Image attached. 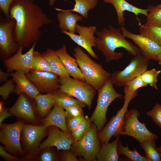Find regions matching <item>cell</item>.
Returning <instances> with one entry per match:
<instances>
[{
  "label": "cell",
  "instance_id": "1",
  "mask_svg": "<svg viewBox=\"0 0 161 161\" xmlns=\"http://www.w3.org/2000/svg\"><path fill=\"white\" fill-rule=\"evenodd\" d=\"M10 19L15 24L14 38L18 47L28 48L40 37L41 28L52 20L37 4L30 0H15L9 10Z\"/></svg>",
  "mask_w": 161,
  "mask_h": 161
},
{
  "label": "cell",
  "instance_id": "2",
  "mask_svg": "<svg viewBox=\"0 0 161 161\" xmlns=\"http://www.w3.org/2000/svg\"><path fill=\"white\" fill-rule=\"evenodd\" d=\"M95 33L96 47L105 57L106 62L117 60L123 57V53L115 52L117 48H124L129 54L133 56L141 52L137 46L126 39L120 28H115L109 25L108 29L104 28Z\"/></svg>",
  "mask_w": 161,
  "mask_h": 161
},
{
  "label": "cell",
  "instance_id": "3",
  "mask_svg": "<svg viewBox=\"0 0 161 161\" xmlns=\"http://www.w3.org/2000/svg\"><path fill=\"white\" fill-rule=\"evenodd\" d=\"M74 56L85 79V82L98 90L110 78L111 74L92 60L79 47L74 49Z\"/></svg>",
  "mask_w": 161,
  "mask_h": 161
},
{
  "label": "cell",
  "instance_id": "4",
  "mask_svg": "<svg viewBox=\"0 0 161 161\" xmlns=\"http://www.w3.org/2000/svg\"><path fill=\"white\" fill-rule=\"evenodd\" d=\"M113 85L110 78L97 90L96 106L90 119L99 132L102 130L107 121L106 113L110 104L117 98L124 97L115 90Z\"/></svg>",
  "mask_w": 161,
  "mask_h": 161
},
{
  "label": "cell",
  "instance_id": "5",
  "mask_svg": "<svg viewBox=\"0 0 161 161\" xmlns=\"http://www.w3.org/2000/svg\"><path fill=\"white\" fill-rule=\"evenodd\" d=\"M48 127L41 125L24 124L21 134V142L25 160H36L43 139L48 134Z\"/></svg>",
  "mask_w": 161,
  "mask_h": 161
},
{
  "label": "cell",
  "instance_id": "6",
  "mask_svg": "<svg viewBox=\"0 0 161 161\" xmlns=\"http://www.w3.org/2000/svg\"><path fill=\"white\" fill-rule=\"evenodd\" d=\"M97 131L96 126L92 123L83 136L73 143L70 149L76 156L83 157L86 161L95 160L101 146Z\"/></svg>",
  "mask_w": 161,
  "mask_h": 161
},
{
  "label": "cell",
  "instance_id": "7",
  "mask_svg": "<svg viewBox=\"0 0 161 161\" xmlns=\"http://www.w3.org/2000/svg\"><path fill=\"white\" fill-rule=\"evenodd\" d=\"M150 60L140 52L130 59L129 64L123 70L114 71L111 74L110 78L112 83L117 87L124 86L127 82L147 70Z\"/></svg>",
  "mask_w": 161,
  "mask_h": 161
},
{
  "label": "cell",
  "instance_id": "8",
  "mask_svg": "<svg viewBox=\"0 0 161 161\" xmlns=\"http://www.w3.org/2000/svg\"><path fill=\"white\" fill-rule=\"evenodd\" d=\"M25 124L20 120L11 124H3L0 125V141L5 149L16 156H24L21 142V132Z\"/></svg>",
  "mask_w": 161,
  "mask_h": 161
},
{
  "label": "cell",
  "instance_id": "9",
  "mask_svg": "<svg viewBox=\"0 0 161 161\" xmlns=\"http://www.w3.org/2000/svg\"><path fill=\"white\" fill-rule=\"evenodd\" d=\"M59 90L85 103L89 109L92 107V102L96 90L91 85L71 78L60 77Z\"/></svg>",
  "mask_w": 161,
  "mask_h": 161
},
{
  "label": "cell",
  "instance_id": "10",
  "mask_svg": "<svg viewBox=\"0 0 161 161\" xmlns=\"http://www.w3.org/2000/svg\"><path fill=\"white\" fill-rule=\"evenodd\" d=\"M140 113L136 109H132L128 111L124 118V123L120 135L132 137L139 142L147 140H157V135L151 132L146 127L144 123L138 120Z\"/></svg>",
  "mask_w": 161,
  "mask_h": 161
},
{
  "label": "cell",
  "instance_id": "11",
  "mask_svg": "<svg viewBox=\"0 0 161 161\" xmlns=\"http://www.w3.org/2000/svg\"><path fill=\"white\" fill-rule=\"evenodd\" d=\"M25 94L21 93L14 105L8 110L12 116L21 118L29 123L35 124L40 118L36 106Z\"/></svg>",
  "mask_w": 161,
  "mask_h": 161
},
{
  "label": "cell",
  "instance_id": "12",
  "mask_svg": "<svg viewBox=\"0 0 161 161\" xmlns=\"http://www.w3.org/2000/svg\"><path fill=\"white\" fill-rule=\"evenodd\" d=\"M26 75L40 93H53L59 89L60 77L52 72L31 70Z\"/></svg>",
  "mask_w": 161,
  "mask_h": 161
},
{
  "label": "cell",
  "instance_id": "13",
  "mask_svg": "<svg viewBox=\"0 0 161 161\" xmlns=\"http://www.w3.org/2000/svg\"><path fill=\"white\" fill-rule=\"evenodd\" d=\"M131 100L124 99L123 106L117 111L116 115L113 116L102 130L97 134V137L101 143L106 144L112 137L120 135L124 123L125 114Z\"/></svg>",
  "mask_w": 161,
  "mask_h": 161
},
{
  "label": "cell",
  "instance_id": "14",
  "mask_svg": "<svg viewBox=\"0 0 161 161\" xmlns=\"http://www.w3.org/2000/svg\"><path fill=\"white\" fill-rule=\"evenodd\" d=\"M96 31L95 26L84 27L77 24L76 32L78 35L66 31H61V32L69 36L76 44L84 48L93 58L98 59V56L92 49L93 47H96L94 34Z\"/></svg>",
  "mask_w": 161,
  "mask_h": 161
},
{
  "label": "cell",
  "instance_id": "15",
  "mask_svg": "<svg viewBox=\"0 0 161 161\" xmlns=\"http://www.w3.org/2000/svg\"><path fill=\"white\" fill-rule=\"evenodd\" d=\"M15 24L14 20H4L0 17V49L1 57H7L17 51L18 45L13 35Z\"/></svg>",
  "mask_w": 161,
  "mask_h": 161
},
{
  "label": "cell",
  "instance_id": "16",
  "mask_svg": "<svg viewBox=\"0 0 161 161\" xmlns=\"http://www.w3.org/2000/svg\"><path fill=\"white\" fill-rule=\"evenodd\" d=\"M47 138L40 145L39 152L47 147H55L58 151L70 150L75 141L70 133L63 131L54 126L48 127Z\"/></svg>",
  "mask_w": 161,
  "mask_h": 161
},
{
  "label": "cell",
  "instance_id": "17",
  "mask_svg": "<svg viewBox=\"0 0 161 161\" xmlns=\"http://www.w3.org/2000/svg\"><path fill=\"white\" fill-rule=\"evenodd\" d=\"M120 29L123 35L131 39L144 56L150 60L157 61V55L161 53L160 46L145 36L131 32L124 26L120 27Z\"/></svg>",
  "mask_w": 161,
  "mask_h": 161
},
{
  "label": "cell",
  "instance_id": "18",
  "mask_svg": "<svg viewBox=\"0 0 161 161\" xmlns=\"http://www.w3.org/2000/svg\"><path fill=\"white\" fill-rule=\"evenodd\" d=\"M37 42L33 44L26 53H22L23 47H18L17 51L12 56L6 58L4 64L7 71H21L26 74L31 69L34 49Z\"/></svg>",
  "mask_w": 161,
  "mask_h": 161
},
{
  "label": "cell",
  "instance_id": "19",
  "mask_svg": "<svg viewBox=\"0 0 161 161\" xmlns=\"http://www.w3.org/2000/svg\"><path fill=\"white\" fill-rule=\"evenodd\" d=\"M10 76L16 84L14 92L18 95L25 94L31 99H34L40 93L35 85L27 76L26 73L21 71H17L10 74Z\"/></svg>",
  "mask_w": 161,
  "mask_h": 161
},
{
  "label": "cell",
  "instance_id": "20",
  "mask_svg": "<svg viewBox=\"0 0 161 161\" xmlns=\"http://www.w3.org/2000/svg\"><path fill=\"white\" fill-rule=\"evenodd\" d=\"M105 3H110L114 7L117 16L119 26H124L125 18L123 12L127 11L134 13L137 16L139 14L147 16L148 12L147 9L137 7L127 2L125 0H102Z\"/></svg>",
  "mask_w": 161,
  "mask_h": 161
},
{
  "label": "cell",
  "instance_id": "21",
  "mask_svg": "<svg viewBox=\"0 0 161 161\" xmlns=\"http://www.w3.org/2000/svg\"><path fill=\"white\" fill-rule=\"evenodd\" d=\"M66 120L65 111L55 104L49 114L42 120L41 123L47 127L54 126L64 132L70 133L66 126Z\"/></svg>",
  "mask_w": 161,
  "mask_h": 161
},
{
  "label": "cell",
  "instance_id": "22",
  "mask_svg": "<svg viewBox=\"0 0 161 161\" xmlns=\"http://www.w3.org/2000/svg\"><path fill=\"white\" fill-rule=\"evenodd\" d=\"M55 9L59 11L57 15V18L60 29L61 31H66L75 34L76 32L77 22L82 21L83 17L67 10L58 8H55Z\"/></svg>",
  "mask_w": 161,
  "mask_h": 161
},
{
  "label": "cell",
  "instance_id": "23",
  "mask_svg": "<svg viewBox=\"0 0 161 161\" xmlns=\"http://www.w3.org/2000/svg\"><path fill=\"white\" fill-rule=\"evenodd\" d=\"M62 61L70 75L74 79L85 82V79L77 62L74 58L67 53L64 44L60 48L55 51Z\"/></svg>",
  "mask_w": 161,
  "mask_h": 161
},
{
  "label": "cell",
  "instance_id": "24",
  "mask_svg": "<svg viewBox=\"0 0 161 161\" xmlns=\"http://www.w3.org/2000/svg\"><path fill=\"white\" fill-rule=\"evenodd\" d=\"M42 54L48 62L52 72L59 77L70 78L62 61L55 51L49 48Z\"/></svg>",
  "mask_w": 161,
  "mask_h": 161
},
{
  "label": "cell",
  "instance_id": "25",
  "mask_svg": "<svg viewBox=\"0 0 161 161\" xmlns=\"http://www.w3.org/2000/svg\"><path fill=\"white\" fill-rule=\"evenodd\" d=\"M119 135L111 143H101L100 149L96 158L98 161H117L119 155L117 152V147L119 141Z\"/></svg>",
  "mask_w": 161,
  "mask_h": 161
},
{
  "label": "cell",
  "instance_id": "26",
  "mask_svg": "<svg viewBox=\"0 0 161 161\" xmlns=\"http://www.w3.org/2000/svg\"><path fill=\"white\" fill-rule=\"evenodd\" d=\"M34 99L37 112L41 118H44L49 114L55 104L52 93L44 95L39 93Z\"/></svg>",
  "mask_w": 161,
  "mask_h": 161
},
{
  "label": "cell",
  "instance_id": "27",
  "mask_svg": "<svg viewBox=\"0 0 161 161\" xmlns=\"http://www.w3.org/2000/svg\"><path fill=\"white\" fill-rule=\"evenodd\" d=\"M55 104L65 109L68 107L73 105H78L82 108L86 105L74 97L63 92L59 89L52 93Z\"/></svg>",
  "mask_w": 161,
  "mask_h": 161
},
{
  "label": "cell",
  "instance_id": "28",
  "mask_svg": "<svg viewBox=\"0 0 161 161\" xmlns=\"http://www.w3.org/2000/svg\"><path fill=\"white\" fill-rule=\"evenodd\" d=\"M155 140H147L139 142L140 147L145 151L148 161H161V153L156 145Z\"/></svg>",
  "mask_w": 161,
  "mask_h": 161
},
{
  "label": "cell",
  "instance_id": "29",
  "mask_svg": "<svg viewBox=\"0 0 161 161\" xmlns=\"http://www.w3.org/2000/svg\"><path fill=\"white\" fill-rule=\"evenodd\" d=\"M75 4L72 9L67 10L80 14L85 18H88V11L93 9L97 5L98 0H74Z\"/></svg>",
  "mask_w": 161,
  "mask_h": 161
},
{
  "label": "cell",
  "instance_id": "30",
  "mask_svg": "<svg viewBox=\"0 0 161 161\" xmlns=\"http://www.w3.org/2000/svg\"><path fill=\"white\" fill-rule=\"evenodd\" d=\"M148 86L142 81L139 75L127 82L124 86L123 91L125 94L124 97L132 100L137 95V90L138 89Z\"/></svg>",
  "mask_w": 161,
  "mask_h": 161
},
{
  "label": "cell",
  "instance_id": "31",
  "mask_svg": "<svg viewBox=\"0 0 161 161\" xmlns=\"http://www.w3.org/2000/svg\"><path fill=\"white\" fill-rule=\"evenodd\" d=\"M140 24V34L151 39L161 47V27L146 26Z\"/></svg>",
  "mask_w": 161,
  "mask_h": 161
},
{
  "label": "cell",
  "instance_id": "32",
  "mask_svg": "<svg viewBox=\"0 0 161 161\" xmlns=\"http://www.w3.org/2000/svg\"><path fill=\"white\" fill-rule=\"evenodd\" d=\"M31 70L52 72L48 62L42 54L35 50L33 52Z\"/></svg>",
  "mask_w": 161,
  "mask_h": 161
},
{
  "label": "cell",
  "instance_id": "33",
  "mask_svg": "<svg viewBox=\"0 0 161 161\" xmlns=\"http://www.w3.org/2000/svg\"><path fill=\"white\" fill-rule=\"evenodd\" d=\"M147 9L148 12L144 25L161 27V8H156L153 5H149Z\"/></svg>",
  "mask_w": 161,
  "mask_h": 161
},
{
  "label": "cell",
  "instance_id": "34",
  "mask_svg": "<svg viewBox=\"0 0 161 161\" xmlns=\"http://www.w3.org/2000/svg\"><path fill=\"white\" fill-rule=\"evenodd\" d=\"M117 152L118 155H123L131 160L134 161H148L147 158L140 154L134 148L133 151L129 149L128 145L123 146L119 141L117 145Z\"/></svg>",
  "mask_w": 161,
  "mask_h": 161
},
{
  "label": "cell",
  "instance_id": "35",
  "mask_svg": "<svg viewBox=\"0 0 161 161\" xmlns=\"http://www.w3.org/2000/svg\"><path fill=\"white\" fill-rule=\"evenodd\" d=\"M161 72L160 70H157L155 68L146 70L140 75V78L145 84L149 85L152 88L157 90V77Z\"/></svg>",
  "mask_w": 161,
  "mask_h": 161
},
{
  "label": "cell",
  "instance_id": "36",
  "mask_svg": "<svg viewBox=\"0 0 161 161\" xmlns=\"http://www.w3.org/2000/svg\"><path fill=\"white\" fill-rule=\"evenodd\" d=\"M90 118L86 116L78 126L71 133V135L75 141L80 139L84 135L92 123Z\"/></svg>",
  "mask_w": 161,
  "mask_h": 161
},
{
  "label": "cell",
  "instance_id": "37",
  "mask_svg": "<svg viewBox=\"0 0 161 161\" xmlns=\"http://www.w3.org/2000/svg\"><path fill=\"white\" fill-rule=\"evenodd\" d=\"M52 147H47L40 151L36 160L40 161H55L59 160L58 155Z\"/></svg>",
  "mask_w": 161,
  "mask_h": 161
},
{
  "label": "cell",
  "instance_id": "38",
  "mask_svg": "<svg viewBox=\"0 0 161 161\" xmlns=\"http://www.w3.org/2000/svg\"><path fill=\"white\" fill-rule=\"evenodd\" d=\"M146 114L150 117L153 121L161 129V104L155 103L152 109L146 112Z\"/></svg>",
  "mask_w": 161,
  "mask_h": 161
},
{
  "label": "cell",
  "instance_id": "39",
  "mask_svg": "<svg viewBox=\"0 0 161 161\" xmlns=\"http://www.w3.org/2000/svg\"><path fill=\"white\" fill-rule=\"evenodd\" d=\"M12 79L9 80L0 87V95L4 100H6L11 93L14 92L16 86Z\"/></svg>",
  "mask_w": 161,
  "mask_h": 161
},
{
  "label": "cell",
  "instance_id": "40",
  "mask_svg": "<svg viewBox=\"0 0 161 161\" xmlns=\"http://www.w3.org/2000/svg\"><path fill=\"white\" fill-rule=\"evenodd\" d=\"M83 108L78 105L70 106L65 110L66 119L72 118L83 115Z\"/></svg>",
  "mask_w": 161,
  "mask_h": 161
},
{
  "label": "cell",
  "instance_id": "41",
  "mask_svg": "<svg viewBox=\"0 0 161 161\" xmlns=\"http://www.w3.org/2000/svg\"><path fill=\"white\" fill-rule=\"evenodd\" d=\"M85 116L83 115L77 117L66 119L67 127L71 132L73 131L83 120Z\"/></svg>",
  "mask_w": 161,
  "mask_h": 161
},
{
  "label": "cell",
  "instance_id": "42",
  "mask_svg": "<svg viewBox=\"0 0 161 161\" xmlns=\"http://www.w3.org/2000/svg\"><path fill=\"white\" fill-rule=\"evenodd\" d=\"M15 0H0V8L7 20L10 19L9 10L12 3Z\"/></svg>",
  "mask_w": 161,
  "mask_h": 161
},
{
  "label": "cell",
  "instance_id": "43",
  "mask_svg": "<svg viewBox=\"0 0 161 161\" xmlns=\"http://www.w3.org/2000/svg\"><path fill=\"white\" fill-rule=\"evenodd\" d=\"M70 150H63L60 157V160L63 161H78L76 155Z\"/></svg>",
  "mask_w": 161,
  "mask_h": 161
},
{
  "label": "cell",
  "instance_id": "44",
  "mask_svg": "<svg viewBox=\"0 0 161 161\" xmlns=\"http://www.w3.org/2000/svg\"><path fill=\"white\" fill-rule=\"evenodd\" d=\"M5 149L4 146L0 145V155L5 160L15 161L19 160L18 157L9 153Z\"/></svg>",
  "mask_w": 161,
  "mask_h": 161
},
{
  "label": "cell",
  "instance_id": "45",
  "mask_svg": "<svg viewBox=\"0 0 161 161\" xmlns=\"http://www.w3.org/2000/svg\"><path fill=\"white\" fill-rule=\"evenodd\" d=\"M12 116V115L9 112L8 109L4 108L0 111V125L2 123V122L4 119Z\"/></svg>",
  "mask_w": 161,
  "mask_h": 161
},
{
  "label": "cell",
  "instance_id": "46",
  "mask_svg": "<svg viewBox=\"0 0 161 161\" xmlns=\"http://www.w3.org/2000/svg\"><path fill=\"white\" fill-rule=\"evenodd\" d=\"M10 74L5 73L1 69L0 71V80L1 82H2L6 80Z\"/></svg>",
  "mask_w": 161,
  "mask_h": 161
},
{
  "label": "cell",
  "instance_id": "47",
  "mask_svg": "<svg viewBox=\"0 0 161 161\" xmlns=\"http://www.w3.org/2000/svg\"><path fill=\"white\" fill-rule=\"evenodd\" d=\"M157 61H158L159 64L161 65V53L157 55Z\"/></svg>",
  "mask_w": 161,
  "mask_h": 161
},
{
  "label": "cell",
  "instance_id": "48",
  "mask_svg": "<svg viewBox=\"0 0 161 161\" xmlns=\"http://www.w3.org/2000/svg\"><path fill=\"white\" fill-rule=\"evenodd\" d=\"M56 0H49V3L50 6H52L54 4Z\"/></svg>",
  "mask_w": 161,
  "mask_h": 161
},
{
  "label": "cell",
  "instance_id": "49",
  "mask_svg": "<svg viewBox=\"0 0 161 161\" xmlns=\"http://www.w3.org/2000/svg\"><path fill=\"white\" fill-rule=\"evenodd\" d=\"M154 7L156 8H161V4H158L156 6H154Z\"/></svg>",
  "mask_w": 161,
  "mask_h": 161
},
{
  "label": "cell",
  "instance_id": "50",
  "mask_svg": "<svg viewBox=\"0 0 161 161\" xmlns=\"http://www.w3.org/2000/svg\"><path fill=\"white\" fill-rule=\"evenodd\" d=\"M157 148L158 150L160 151L161 153V145L159 146V147H157Z\"/></svg>",
  "mask_w": 161,
  "mask_h": 161
},
{
  "label": "cell",
  "instance_id": "51",
  "mask_svg": "<svg viewBox=\"0 0 161 161\" xmlns=\"http://www.w3.org/2000/svg\"><path fill=\"white\" fill-rule=\"evenodd\" d=\"M31 0V1H33L34 0Z\"/></svg>",
  "mask_w": 161,
  "mask_h": 161
}]
</instances>
